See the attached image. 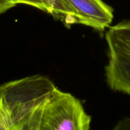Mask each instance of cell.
I'll use <instances>...</instances> for the list:
<instances>
[{
    "instance_id": "6da1fadb",
    "label": "cell",
    "mask_w": 130,
    "mask_h": 130,
    "mask_svg": "<svg viewBox=\"0 0 130 130\" xmlns=\"http://www.w3.org/2000/svg\"><path fill=\"white\" fill-rule=\"evenodd\" d=\"M47 77L28 76L0 86V115L10 129L19 128L57 90Z\"/></svg>"
},
{
    "instance_id": "7a4b0ae2",
    "label": "cell",
    "mask_w": 130,
    "mask_h": 130,
    "mask_svg": "<svg viewBox=\"0 0 130 130\" xmlns=\"http://www.w3.org/2000/svg\"><path fill=\"white\" fill-rule=\"evenodd\" d=\"M91 116L81 102L57 89L19 128L12 130H90Z\"/></svg>"
},
{
    "instance_id": "3957f363",
    "label": "cell",
    "mask_w": 130,
    "mask_h": 130,
    "mask_svg": "<svg viewBox=\"0 0 130 130\" xmlns=\"http://www.w3.org/2000/svg\"><path fill=\"white\" fill-rule=\"evenodd\" d=\"M105 39L109 58L107 83L113 91L130 96V20L109 27Z\"/></svg>"
},
{
    "instance_id": "277c9868",
    "label": "cell",
    "mask_w": 130,
    "mask_h": 130,
    "mask_svg": "<svg viewBox=\"0 0 130 130\" xmlns=\"http://www.w3.org/2000/svg\"><path fill=\"white\" fill-rule=\"evenodd\" d=\"M76 15L77 24L103 31L114 18L113 9L102 0H66Z\"/></svg>"
},
{
    "instance_id": "5b68a950",
    "label": "cell",
    "mask_w": 130,
    "mask_h": 130,
    "mask_svg": "<svg viewBox=\"0 0 130 130\" xmlns=\"http://www.w3.org/2000/svg\"><path fill=\"white\" fill-rule=\"evenodd\" d=\"M44 11L49 13L57 20H60L66 26L70 27L77 24L76 15L66 0H41Z\"/></svg>"
},
{
    "instance_id": "8992f818",
    "label": "cell",
    "mask_w": 130,
    "mask_h": 130,
    "mask_svg": "<svg viewBox=\"0 0 130 130\" xmlns=\"http://www.w3.org/2000/svg\"><path fill=\"white\" fill-rule=\"evenodd\" d=\"M16 5L18 4H24V5H30L37 8L41 10L44 11V6L42 4L41 0H13Z\"/></svg>"
},
{
    "instance_id": "52a82bcc",
    "label": "cell",
    "mask_w": 130,
    "mask_h": 130,
    "mask_svg": "<svg viewBox=\"0 0 130 130\" xmlns=\"http://www.w3.org/2000/svg\"><path fill=\"white\" fill-rule=\"evenodd\" d=\"M16 5L13 0H0V14L6 12Z\"/></svg>"
},
{
    "instance_id": "ba28073f",
    "label": "cell",
    "mask_w": 130,
    "mask_h": 130,
    "mask_svg": "<svg viewBox=\"0 0 130 130\" xmlns=\"http://www.w3.org/2000/svg\"><path fill=\"white\" fill-rule=\"evenodd\" d=\"M113 130H130V118H124L119 121Z\"/></svg>"
},
{
    "instance_id": "9c48e42d",
    "label": "cell",
    "mask_w": 130,
    "mask_h": 130,
    "mask_svg": "<svg viewBox=\"0 0 130 130\" xmlns=\"http://www.w3.org/2000/svg\"><path fill=\"white\" fill-rule=\"evenodd\" d=\"M0 130H10L6 126V123H5L1 115H0Z\"/></svg>"
}]
</instances>
